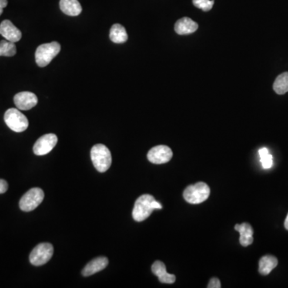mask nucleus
I'll return each mask as SVG.
<instances>
[{
  "label": "nucleus",
  "instance_id": "22",
  "mask_svg": "<svg viewBox=\"0 0 288 288\" xmlns=\"http://www.w3.org/2000/svg\"><path fill=\"white\" fill-rule=\"evenodd\" d=\"M194 6L203 11H209L213 8L215 0H192Z\"/></svg>",
  "mask_w": 288,
  "mask_h": 288
},
{
  "label": "nucleus",
  "instance_id": "1",
  "mask_svg": "<svg viewBox=\"0 0 288 288\" xmlns=\"http://www.w3.org/2000/svg\"><path fill=\"white\" fill-rule=\"evenodd\" d=\"M91 158L94 167L99 172H107L112 162L111 152L104 144H95L91 148Z\"/></svg>",
  "mask_w": 288,
  "mask_h": 288
},
{
  "label": "nucleus",
  "instance_id": "18",
  "mask_svg": "<svg viewBox=\"0 0 288 288\" xmlns=\"http://www.w3.org/2000/svg\"><path fill=\"white\" fill-rule=\"evenodd\" d=\"M110 38L115 44H124L128 38V33L124 26L121 24H114L110 30Z\"/></svg>",
  "mask_w": 288,
  "mask_h": 288
},
{
  "label": "nucleus",
  "instance_id": "16",
  "mask_svg": "<svg viewBox=\"0 0 288 288\" xmlns=\"http://www.w3.org/2000/svg\"><path fill=\"white\" fill-rule=\"evenodd\" d=\"M59 7L65 15L78 16L82 12V6L78 0H60Z\"/></svg>",
  "mask_w": 288,
  "mask_h": 288
},
{
  "label": "nucleus",
  "instance_id": "9",
  "mask_svg": "<svg viewBox=\"0 0 288 288\" xmlns=\"http://www.w3.org/2000/svg\"><path fill=\"white\" fill-rule=\"evenodd\" d=\"M173 156V152L169 147L159 145L150 150L148 154V159L150 162L155 164H162L169 162Z\"/></svg>",
  "mask_w": 288,
  "mask_h": 288
},
{
  "label": "nucleus",
  "instance_id": "20",
  "mask_svg": "<svg viewBox=\"0 0 288 288\" xmlns=\"http://www.w3.org/2000/svg\"><path fill=\"white\" fill-rule=\"evenodd\" d=\"M0 48H1L2 56L11 57L16 54V46H15V43L7 40V39L0 42Z\"/></svg>",
  "mask_w": 288,
  "mask_h": 288
},
{
  "label": "nucleus",
  "instance_id": "12",
  "mask_svg": "<svg viewBox=\"0 0 288 288\" xmlns=\"http://www.w3.org/2000/svg\"><path fill=\"white\" fill-rule=\"evenodd\" d=\"M199 25L188 17L180 18L175 24V31L180 35H190L197 31Z\"/></svg>",
  "mask_w": 288,
  "mask_h": 288
},
{
  "label": "nucleus",
  "instance_id": "28",
  "mask_svg": "<svg viewBox=\"0 0 288 288\" xmlns=\"http://www.w3.org/2000/svg\"><path fill=\"white\" fill-rule=\"evenodd\" d=\"M0 56H2V53H1V48H0Z\"/></svg>",
  "mask_w": 288,
  "mask_h": 288
},
{
  "label": "nucleus",
  "instance_id": "19",
  "mask_svg": "<svg viewBox=\"0 0 288 288\" xmlns=\"http://www.w3.org/2000/svg\"><path fill=\"white\" fill-rule=\"evenodd\" d=\"M274 91L278 95H283L288 91V72H283L276 78L273 84Z\"/></svg>",
  "mask_w": 288,
  "mask_h": 288
},
{
  "label": "nucleus",
  "instance_id": "4",
  "mask_svg": "<svg viewBox=\"0 0 288 288\" xmlns=\"http://www.w3.org/2000/svg\"><path fill=\"white\" fill-rule=\"evenodd\" d=\"M4 121L8 128L15 132H24L29 125L27 117L16 108H10L6 111Z\"/></svg>",
  "mask_w": 288,
  "mask_h": 288
},
{
  "label": "nucleus",
  "instance_id": "15",
  "mask_svg": "<svg viewBox=\"0 0 288 288\" xmlns=\"http://www.w3.org/2000/svg\"><path fill=\"white\" fill-rule=\"evenodd\" d=\"M152 270L155 276L159 278L161 283L168 284L175 283V276L167 272L166 266L161 261H155L152 264Z\"/></svg>",
  "mask_w": 288,
  "mask_h": 288
},
{
  "label": "nucleus",
  "instance_id": "11",
  "mask_svg": "<svg viewBox=\"0 0 288 288\" xmlns=\"http://www.w3.org/2000/svg\"><path fill=\"white\" fill-rule=\"evenodd\" d=\"M0 35L7 40L12 43L18 42L22 38V32L8 19L0 24Z\"/></svg>",
  "mask_w": 288,
  "mask_h": 288
},
{
  "label": "nucleus",
  "instance_id": "5",
  "mask_svg": "<svg viewBox=\"0 0 288 288\" xmlns=\"http://www.w3.org/2000/svg\"><path fill=\"white\" fill-rule=\"evenodd\" d=\"M154 199L155 198L148 194L141 195L140 197L137 199L132 212V216L135 221L142 222L149 217L154 211L152 207V202Z\"/></svg>",
  "mask_w": 288,
  "mask_h": 288
},
{
  "label": "nucleus",
  "instance_id": "26",
  "mask_svg": "<svg viewBox=\"0 0 288 288\" xmlns=\"http://www.w3.org/2000/svg\"><path fill=\"white\" fill-rule=\"evenodd\" d=\"M152 207L153 208L154 210H155V209H162V205H161L159 202H157L155 199L152 201Z\"/></svg>",
  "mask_w": 288,
  "mask_h": 288
},
{
  "label": "nucleus",
  "instance_id": "7",
  "mask_svg": "<svg viewBox=\"0 0 288 288\" xmlns=\"http://www.w3.org/2000/svg\"><path fill=\"white\" fill-rule=\"evenodd\" d=\"M54 253V248L51 243H39L30 254V263L34 266H42L48 263Z\"/></svg>",
  "mask_w": 288,
  "mask_h": 288
},
{
  "label": "nucleus",
  "instance_id": "25",
  "mask_svg": "<svg viewBox=\"0 0 288 288\" xmlns=\"http://www.w3.org/2000/svg\"><path fill=\"white\" fill-rule=\"evenodd\" d=\"M8 0H0V16L3 14L4 8L8 6Z\"/></svg>",
  "mask_w": 288,
  "mask_h": 288
},
{
  "label": "nucleus",
  "instance_id": "24",
  "mask_svg": "<svg viewBox=\"0 0 288 288\" xmlns=\"http://www.w3.org/2000/svg\"><path fill=\"white\" fill-rule=\"evenodd\" d=\"M8 189V184L7 181L0 179V194L5 193Z\"/></svg>",
  "mask_w": 288,
  "mask_h": 288
},
{
  "label": "nucleus",
  "instance_id": "13",
  "mask_svg": "<svg viewBox=\"0 0 288 288\" xmlns=\"http://www.w3.org/2000/svg\"><path fill=\"white\" fill-rule=\"evenodd\" d=\"M108 259L106 257H98L91 260L90 263L86 265L82 271V275L84 276H92L97 272H100L107 268L108 265Z\"/></svg>",
  "mask_w": 288,
  "mask_h": 288
},
{
  "label": "nucleus",
  "instance_id": "10",
  "mask_svg": "<svg viewBox=\"0 0 288 288\" xmlns=\"http://www.w3.org/2000/svg\"><path fill=\"white\" fill-rule=\"evenodd\" d=\"M14 102L18 110L28 111L38 104V98L35 94L30 91H23L14 97Z\"/></svg>",
  "mask_w": 288,
  "mask_h": 288
},
{
  "label": "nucleus",
  "instance_id": "3",
  "mask_svg": "<svg viewBox=\"0 0 288 288\" xmlns=\"http://www.w3.org/2000/svg\"><path fill=\"white\" fill-rule=\"evenodd\" d=\"M60 44L57 42H51L38 46L35 51V62L40 68L48 66L54 58L59 53Z\"/></svg>",
  "mask_w": 288,
  "mask_h": 288
},
{
  "label": "nucleus",
  "instance_id": "23",
  "mask_svg": "<svg viewBox=\"0 0 288 288\" xmlns=\"http://www.w3.org/2000/svg\"><path fill=\"white\" fill-rule=\"evenodd\" d=\"M208 287L220 288L221 287L220 281H219V279H217V278H212V279H211L210 282H209V283H208Z\"/></svg>",
  "mask_w": 288,
  "mask_h": 288
},
{
  "label": "nucleus",
  "instance_id": "27",
  "mask_svg": "<svg viewBox=\"0 0 288 288\" xmlns=\"http://www.w3.org/2000/svg\"><path fill=\"white\" fill-rule=\"evenodd\" d=\"M284 227L286 230L288 231V214L287 215H286V219H285Z\"/></svg>",
  "mask_w": 288,
  "mask_h": 288
},
{
  "label": "nucleus",
  "instance_id": "21",
  "mask_svg": "<svg viewBox=\"0 0 288 288\" xmlns=\"http://www.w3.org/2000/svg\"><path fill=\"white\" fill-rule=\"evenodd\" d=\"M259 157H260L261 163L264 169H269L273 164L272 155L269 153L268 148H263L259 149Z\"/></svg>",
  "mask_w": 288,
  "mask_h": 288
},
{
  "label": "nucleus",
  "instance_id": "2",
  "mask_svg": "<svg viewBox=\"0 0 288 288\" xmlns=\"http://www.w3.org/2000/svg\"><path fill=\"white\" fill-rule=\"evenodd\" d=\"M210 188L205 182H199L190 185L183 192V198L192 204H199L204 202L210 195Z\"/></svg>",
  "mask_w": 288,
  "mask_h": 288
},
{
  "label": "nucleus",
  "instance_id": "17",
  "mask_svg": "<svg viewBox=\"0 0 288 288\" xmlns=\"http://www.w3.org/2000/svg\"><path fill=\"white\" fill-rule=\"evenodd\" d=\"M278 265L277 258L273 255H264L261 258L259 263V272L263 276H268Z\"/></svg>",
  "mask_w": 288,
  "mask_h": 288
},
{
  "label": "nucleus",
  "instance_id": "8",
  "mask_svg": "<svg viewBox=\"0 0 288 288\" xmlns=\"http://www.w3.org/2000/svg\"><path fill=\"white\" fill-rule=\"evenodd\" d=\"M57 142H58V138L55 134H47L43 135L34 145V153L38 156L47 155L56 146Z\"/></svg>",
  "mask_w": 288,
  "mask_h": 288
},
{
  "label": "nucleus",
  "instance_id": "6",
  "mask_svg": "<svg viewBox=\"0 0 288 288\" xmlns=\"http://www.w3.org/2000/svg\"><path fill=\"white\" fill-rule=\"evenodd\" d=\"M44 199V192L41 188H31L23 195L19 201V208L24 212H31L38 208Z\"/></svg>",
  "mask_w": 288,
  "mask_h": 288
},
{
  "label": "nucleus",
  "instance_id": "14",
  "mask_svg": "<svg viewBox=\"0 0 288 288\" xmlns=\"http://www.w3.org/2000/svg\"><path fill=\"white\" fill-rule=\"evenodd\" d=\"M235 229L240 234L239 243L242 246H248L253 243V228L249 223L243 222L242 224H236Z\"/></svg>",
  "mask_w": 288,
  "mask_h": 288
}]
</instances>
